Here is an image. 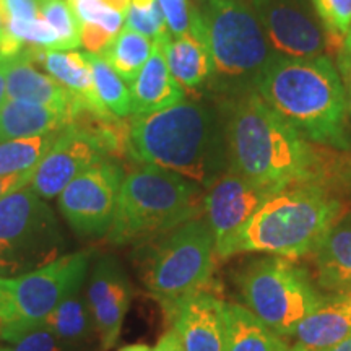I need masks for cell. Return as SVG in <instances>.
I'll list each match as a JSON object with an SVG mask.
<instances>
[{"label":"cell","instance_id":"13","mask_svg":"<svg viewBox=\"0 0 351 351\" xmlns=\"http://www.w3.org/2000/svg\"><path fill=\"white\" fill-rule=\"evenodd\" d=\"M270 195L274 194L230 169L205 191L204 213L215 236L217 257L223 258L230 244Z\"/></svg>","mask_w":351,"mask_h":351},{"label":"cell","instance_id":"31","mask_svg":"<svg viewBox=\"0 0 351 351\" xmlns=\"http://www.w3.org/2000/svg\"><path fill=\"white\" fill-rule=\"evenodd\" d=\"M125 23L127 28L145 34L152 41L171 34L158 0H130Z\"/></svg>","mask_w":351,"mask_h":351},{"label":"cell","instance_id":"9","mask_svg":"<svg viewBox=\"0 0 351 351\" xmlns=\"http://www.w3.org/2000/svg\"><path fill=\"white\" fill-rule=\"evenodd\" d=\"M54 210L32 187L0 200V276L32 274L69 254Z\"/></svg>","mask_w":351,"mask_h":351},{"label":"cell","instance_id":"1","mask_svg":"<svg viewBox=\"0 0 351 351\" xmlns=\"http://www.w3.org/2000/svg\"><path fill=\"white\" fill-rule=\"evenodd\" d=\"M228 169L276 194L289 184L322 182V160L257 91H244L225 112Z\"/></svg>","mask_w":351,"mask_h":351},{"label":"cell","instance_id":"19","mask_svg":"<svg viewBox=\"0 0 351 351\" xmlns=\"http://www.w3.org/2000/svg\"><path fill=\"white\" fill-rule=\"evenodd\" d=\"M5 75L7 99L64 109L70 112V119H72V106L77 99L75 96L70 95L59 82H56L46 72H41L23 52L5 59Z\"/></svg>","mask_w":351,"mask_h":351},{"label":"cell","instance_id":"2","mask_svg":"<svg viewBox=\"0 0 351 351\" xmlns=\"http://www.w3.org/2000/svg\"><path fill=\"white\" fill-rule=\"evenodd\" d=\"M127 153L138 163L171 171L207 191L230 166L225 117L195 99L132 116Z\"/></svg>","mask_w":351,"mask_h":351},{"label":"cell","instance_id":"3","mask_svg":"<svg viewBox=\"0 0 351 351\" xmlns=\"http://www.w3.org/2000/svg\"><path fill=\"white\" fill-rule=\"evenodd\" d=\"M257 93L304 138L346 150V95L326 56H276L256 85Z\"/></svg>","mask_w":351,"mask_h":351},{"label":"cell","instance_id":"44","mask_svg":"<svg viewBox=\"0 0 351 351\" xmlns=\"http://www.w3.org/2000/svg\"><path fill=\"white\" fill-rule=\"evenodd\" d=\"M0 8H3V0H0Z\"/></svg>","mask_w":351,"mask_h":351},{"label":"cell","instance_id":"17","mask_svg":"<svg viewBox=\"0 0 351 351\" xmlns=\"http://www.w3.org/2000/svg\"><path fill=\"white\" fill-rule=\"evenodd\" d=\"M25 56L33 60L34 65L41 67L47 75L59 82L70 95L85 103L88 108L99 114H111L103 106L96 93L93 72L88 64L85 52L46 49V47L25 44Z\"/></svg>","mask_w":351,"mask_h":351},{"label":"cell","instance_id":"14","mask_svg":"<svg viewBox=\"0 0 351 351\" xmlns=\"http://www.w3.org/2000/svg\"><path fill=\"white\" fill-rule=\"evenodd\" d=\"M86 301L98 332L99 351L114 348L132 301V285L122 263L114 256H99L88 271Z\"/></svg>","mask_w":351,"mask_h":351},{"label":"cell","instance_id":"7","mask_svg":"<svg viewBox=\"0 0 351 351\" xmlns=\"http://www.w3.org/2000/svg\"><path fill=\"white\" fill-rule=\"evenodd\" d=\"M212 77L219 90L244 91L256 88L258 78L275 59L256 13L245 0H199Z\"/></svg>","mask_w":351,"mask_h":351},{"label":"cell","instance_id":"28","mask_svg":"<svg viewBox=\"0 0 351 351\" xmlns=\"http://www.w3.org/2000/svg\"><path fill=\"white\" fill-rule=\"evenodd\" d=\"M41 16L56 29L59 38L57 49L75 51L82 46L80 23L69 5V0L41 2Z\"/></svg>","mask_w":351,"mask_h":351},{"label":"cell","instance_id":"6","mask_svg":"<svg viewBox=\"0 0 351 351\" xmlns=\"http://www.w3.org/2000/svg\"><path fill=\"white\" fill-rule=\"evenodd\" d=\"M135 247L140 282L171 320L184 301L207 289L212 280L217 249L205 218L189 219Z\"/></svg>","mask_w":351,"mask_h":351},{"label":"cell","instance_id":"20","mask_svg":"<svg viewBox=\"0 0 351 351\" xmlns=\"http://www.w3.org/2000/svg\"><path fill=\"white\" fill-rule=\"evenodd\" d=\"M315 282L326 293L351 289V213L341 215L313 252Z\"/></svg>","mask_w":351,"mask_h":351},{"label":"cell","instance_id":"16","mask_svg":"<svg viewBox=\"0 0 351 351\" xmlns=\"http://www.w3.org/2000/svg\"><path fill=\"white\" fill-rule=\"evenodd\" d=\"M351 337V304L341 293H327L293 333L288 351H322Z\"/></svg>","mask_w":351,"mask_h":351},{"label":"cell","instance_id":"29","mask_svg":"<svg viewBox=\"0 0 351 351\" xmlns=\"http://www.w3.org/2000/svg\"><path fill=\"white\" fill-rule=\"evenodd\" d=\"M80 26H93L114 39L124 28L125 15L104 0H69Z\"/></svg>","mask_w":351,"mask_h":351},{"label":"cell","instance_id":"22","mask_svg":"<svg viewBox=\"0 0 351 351\" xmlns=\"http://www.w3.org/2000/svg\"><path fill=\"white\" fill-rule=\"evenodd\" d=\"M39 326L49 328L65 343L82 351H91L95 343L99 345L85 287L65 298Z\"/></svg>","mask_w":351,"mask_h":351},{"label":"cell","instance_id":"25","mask_svg":"<svg viewBox=\"0 0 351 351\" xmlns=\"http://www.w3.org/2000/svg\"><path fill=\"white\" fill-rule=\"evenodd\" d=\"M153 41L142 33L130 28H122L119 34L99 52L114 72L124 80L127 85L134 82L140 69L143 67L148 57L152 56Z\"/></svg>","mask_w":351,"mask_h":351},{"label":"cell","instance_id":"5","mask_svg":"<svg viewBox=\"0 0 351 351\" xmlns=\"http://www.w3.org/2000/svg\"><path fill=\"white\" fill-rule=\"evenodd\" d=\"M205 189L182 176L138 163L124 176L109 244L138 245L204 213Z\"/></svg>","mask_w":351,"mask_h":351},{"label":"cell","instance_id":"43","mask_svg":"<svg viewBox=\"0 0 351 351\" xmlns=\"http://www.w3.org/2000/svg\"><path fill=\"white\" fill-rule=\"evenodd\" d=\"M0 351H5V346H3L2 343H0Z\"/></svg>","mask_w":351,"mask_h":351},{"label":"cell","instance_id":"39","mask_svg":"<svg viewBox=\"0 0 351 351\" xmlns=\"http://www.w3.org/2000/svg\"><path fill=\"white\" fill-rule=\"evenodd\" d=\"M322 351H351V337H348V339L343 341H340V343H337L335 346H332V348H327Z\"/></svg>","mask_w":351,"mask_h":351},{"label":"cell","instance_id":"40","mask_svg":"<svg viewBox=\"0 0 351 351\" xmlns=\"http://www.w3.org/2000/svg\"><path fill=\"white\" fill-rule=\"evenodd\" d=\"M119 351H152V348L145 343H135V345H127Z\"/></svg>","mask_w":351,"mask_h":351},{"label":"cell","instance_id":"11","mask_svg":"<svg viewBox=\"0 0 351 351\" xmlns=\"http://www.w3.org/2000/svg\"><path fill=\"white\" fill-rule=\"evenodd\" d=\"M124 169L106 160L77 176L57 197L60 213L80 239L106 238L116 215Z\"/></svg>","mask_w":351,"mask_h":351},{"label":"cell","instance_id":"10","mask_svg":"<svg viewBox=\"0 0 351 351\" xmlns=\"http://www.w3.org/2000/svg\"><path fill=\"white\" fill-rule=\"evenodd\" d=\"M90 251L69 252L32 274L0 276V341L39 326L65 298L85 287Z\"/></svg>","mask_w":351,"mask_h":351},{"label":"cell","instance_id":"45","mask_svg":"<svg viewBox=\"0 0 351 351\" xmlns=\"http://www.w3.org/2000/svg\"><path fill=\"white\" fill-rule=\"evenodd\" d=\"M41 2H46V0H39V3H41Z\"/></svg>","mask_w":351,"mask_h":351},{"label":"cell","instance_id":"21","mask_svg":"<svg viewBox=\"0 0 351 351\" xmlns=\"http://www.w3.org/2000/svg\"><path fill=\"white\" fill-rule=\"evenodd\" d=\"M70 112L43 104L5 99L0 108V142L36 137L69 125Z\"/></svg>","mask_w":351,"mask_h":351},{"label":"cell","instance_id":"26","mask_svg":"<svg viewBox=\"0 0 351 351\" xmlns=\"http://www.w3.org/2000/svg\"><path fill=\"white\" fill-rule=\"evenodd\" d=\"M59 130L47 132L36 137L16 138L0 142V173H25V171H36L46 153L51 150Z\"/></svg>","mask_w":351,"mask_h":351},{"label":"cell","instance_id":"34","mask_svg":"<svg viewBox=\"0 0 351 351\" xmlns=\"http://www.w3.org/2000/svg\"><path fill=\"white\" fill-rule=\"evenodd\" d=\"M328 32L345 34L351 26V0H311Z\"/></svg>","mask_w":351,"mask_h":351},{"label":"cell","instance_id":"36","mask_svg":"<svg viewBox=\"0 0 351 351\" xmlns=\"http://www.w3.org/2000/svg\"><path fill=\"white\" fill-rule=\"evenodd\" d=\"M36 171H25V173H0V200L15 194L21 189L28 187L33 181Z\"/></svg>","mask_w":351,"mask_h":351},{"label":"cell","instance_id":"33","mask_svg":"<svg viewBox=\"0 0 351 351\" xmlns=\"http://www.w3.org/2000/svg\"><path fill=\"white\" fill-rule=\"evenodd\" d=\"M5 29L16 41L29 44V46L57 49V44H59L56 29L41 15L33 20H7Z\"/></svg>","mask_w":351,"mask_h":351},{"label":"cell","instance_id":"4","mask_svg":"<svg viewBox=\"0 0 351 351\" xmlns=\"http://www.w3.org/2000/svg\"><path fill=\"white\" fill-rule=\"evenodd\" d=\"M341 215L343 204L322 182L289 184L265 200L223 258L238 254H265L291 261L313 256Z\"/></svg>","mask_w":351,"mask_h":351},{"label":"cell","instance_id":"8","mask_svg":"<svg viewBox=\"0 0 351 351\" xmlns=\"http://www.w3.org/2000/svg\"><path fill=\"white\" fill-rule=\"evenodd\" d=\"M236 285L244 306L287 340L324 298L306 269L278 256L244 263L236 275Z\"/></svg>","mask_w":351,"mask_h":351},{"label":"cell","instance_id":"32","mask_svg":"<svg viewBox=\"0 0 351 351\" xmlns=\"http://www.w3.org/2000/svg\"><path fill=\"white\" fill-rule=\"evenodd\" d=\"M0 343L5 346V351H82L67 345L43 326L26 328Z\"/></svg>","mask_w":351,"mask_h":351},{"label":"cell","instance_id":"38","mask_svg":"<svg viewBox=\"0 0 351 351\" xmlns=\"http://www.w3.org/2000/svg\"><path fill=\"white\" fill-rule=\"evenodd\" d=\"M7 99V75H5V59L0 57V108Z\"/></svg>","mask_w":351,"mask_h":351},{"label":"cell","instance_id":"23","mask_svg":"<svg viewBox=\"0 0 351 351\" xmlns=\"http://www.w3.org/2000/svg\"><path fill=\"white\" fill-rule=\"evenodd\" d=\"M160 41L163 44L165 59L171 75L184 90H195L212 77L213 69L207 43L191 34H168Z\"/></svg>","mask_w":351,"mask_h":351},{"label":"cell","instance_id":"18","mask_svg":"<svg viewBox=\"0 0 351 351\" xmlns=\"http://www.w3.org/2000/svg\"><path fill=\"white\" fill-rule=\"evenodd\" d=\"M130 114H150L179 103L186 96V90L171 75L165 59L163 44L153 41V51L140 69L134 82L129 83Z\"/></svg>","mask_w":351,"mask_h":351},{"label":"cell","instance_id":"12","mask_svg":"<svg viewBox=\"0 0 351 351\" xmlns=\"http://www.w3.org/2000/svg\"><path fill=\"white\" fill-rule=\"evenodd\" d=\"M271 49L285 57H320L330 32L319 23L304 0H249Z\"/></svg>","mask_w":351,"mask_h":351},{"label":"cell","instance_id":"41","mask_svg":"<svg viewBox=\"0 0 351 351\" xmlns=\"http://www.w3.org/2000/svg\"><path fill=\"white\" fill-rule=\"evenodd\" d=\"M5 25H7L5 12H3V8H0V38H2V34L5 33Z\"/></svg>","mask_w":351,"mask_h":351},{"label":"cell","instance_id":"37","mask_svg":"<svg viewBox=\"0 0 351 351\" xmlns=\"http://www.w3.org/2000/svg\"><path fill=\"white\" fill-rule=\"evenodd\" d=\"M152 351H184L181 337L176 332V328L171 327L169 330H166L160 337V340L156 341V345L153 346Z\"/></svg>","mask_w":351,"mask_h":351},{"label":"cell","instance_id":"42","mask_svg":"<svg viewBox=\"0 0 351 351\" xmlns=\"http://www.w3.org/2000/svg\"><path fill=\"white\" fill-rule=\"evenodd\" d=\"M341 295H343V296L346 298V300H348L350 304H351V289H350V291H345V293H341Z\"/></svg>","mask_w":351,"mask_h":351},{"label":"cell","instance_id":"30","mask_svg":"<svg viewBox=\"0 0 351 351\" xmlns=\"http://www.w3.org/2000/svg\"><path fill=\"white\" fill-rule=\"evenodd\" d=\"M163 12L166 25L173 36L191 34L200 41L207 43L204 21H202L199 7L191 0H158Z\"/></svg>","mask_w":351,"mask_h":351},{"label":"cell","instance_id":"24","mask_svg":"<svg viewBox=\"0 0 351 351\" xmlns=\"http://www.w3.org/2000/svg\"><path fill=\"white\" fill-rule=\"evenodd\" d=\"M228 351H288L289 343L247 307L226 302Z\"/></svg>","mask_w":351,"mask_h":351},{"label":"cell","instance_id":"15","mask_svg":"<svg viewBox=\"0 0 351 351\" xmlns=\"http://www.w3.org/2000/svg\"><path fill=\"white\" fill-rule=\"evenodd\" d=\"M173 327L181 337L184 351H228L226 302L208 289L179 306Z\"/></svg>","mask_w":351,"mask_h":351},{"label":"cell","instance_id":"35","mask_svg":"<svg viewBox=\"0 0 351 351\" xmlns=\"http://www.w3.org/2000/svg\"><path fill=\"white\" fill-rule=\"evenodd\" d=\"M7 20H33L41 15L39 0H3Z\"/></svg>","mask_w":351,"mask_h":351},{"label":"cell","instance_id":"27","mask_svg":"<svg viewBox=\"0 0 351 351\" xmlns=\"http://www.w3.org/2000/svg\"><path fill=\"white\" fill-rule=\"evenodd\" d=\"M85 57L93 72L96 93L103 106L119 119L130 116V93L127 83L99 54L85 51Z\"/></svg>","mask_w":351,"mask_h":351}]
</instances>
